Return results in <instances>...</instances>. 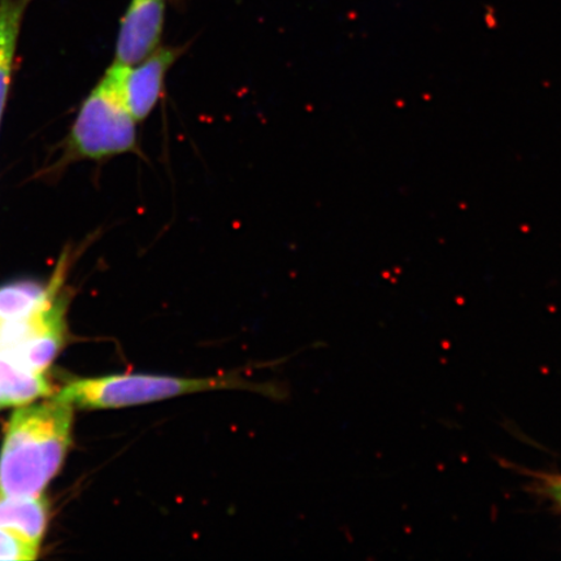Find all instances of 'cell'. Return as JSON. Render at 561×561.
I'll list each match as a JSON object with an SVG mask.
<instances>
[{"instance_id":"cell-10","label":"cell","mask_w":561,"mask_h":561,"mask_svg":"<svg viewBox=\"0 0 561 561\" xmlns=\"http://www.w3.org/2000/svg\"><path fill=\"white\" fill-rule=\"evenodd\" d=\"M39 545L18 533L0 528V560L31 561L37 559Z\"/></svg>"},{"instance_id":"cell-11","label":"cell","mask_w":561,"mask_h":561,"mask_svg":"<svg viewBox=\"0 0 561 561\" xmlns=\"http://www.w3.org/2000/svg\"><path fill=\"white\" fill-rule=\"evenodd\" d=\"M542 489L561 507V477L547 476L542 479Z\"/></svg>"},{"instance_id":"cell-5","label":"cell","mask_w":561,"mask_h":561,"mask_svg":"<svg viewBox=\"0 0 561 561\" xmlns=\"http://www.w3.org/2000/svg\"><path fill=\"white\" fill-rule=\"evenodd\" d=\"M167 0H131L118 30L114 65L131 67L161 46Z\"/></svg>"},{"instance_id":"cell-8","label":"cell","mask_w":561,"mask_h":561,"mask_svg":"<svg viewBox=\"0 0 561 561\" xmlns=\"http://www.w3.org/2000/svg\"><path fill=\"white\" fill-rule=\"evenodd\" d=\"M33 0H0V124L9 98L21 24Z\"/></svg>"},{"instance_id":"cell-9","label":"cell","mask_w":561,"mask_h":561,"mask_svg":"<svg viewBox=\"0 0 561 561\" xmlns=\"http://www.w3.org/2000/svg\"><path fill=\"white\" fill-rule=\"evenodd\" d=\"M51 386L39 371L20 366L9 355L0 353V403L26 405L50 394Z\"/></svg>"},{"instance_id":"cell-4","label":"cell","mask_w":561,"mask_h":561,"mask_svg":"<svg viewBox=\"0 0 561 561\" xmlns=\"http://www.w3.org/2000/svg\"><path fill=\"white\" fill-rule=\"evenodd\" d=\"M184 53L185 47L160 46L135 66L112 65L126 108L138 124L147 121L157 108L164 96L168 73Z\"/></svg>"},{"instance_id":"cell-1","label":"cell","mask_w":561,"mask_h":561,"mask_svg":"<svg viewBox=\"0 0 561 561\" xmlns=\"http://www.w3.org/2000/svg\"><path fill=\"white\" fill-rule=\"evenodd\" d=\"M73 410L54 397L13 413L0 453V495L44 493L72 444Z\"/></svg>"},{"instance_id":"cell-7","label":"cell","mask_w":561,"mask_h":561,"mask_svg":"<svg viewBox=\"0 0 561 561\" xmlns=\"http://www.w3.org/2000/svg\"><path fill=\"white\" fill-rule=\"evenodd\" d=\"M48 522L47 503L39 496L0 495V528L41 545Z\"/></svg>"},{"instance_id":"cell-6","label":"cell","mask_w":561,"mask_h":561,"mask_svg":"<svg viewBox=\"0 0 561 561\" xmlns=\"http://www.w3.org/2000/svg\"><path fill=\"white\" fill-rule=\"evenodd\" d=\"M65 271V264L61 263L50 285L21 280L0 287V322L30 318L50 308L59 299Z\"/></svg>"},{"instance_id":"cell-2","label":"cell","mask_w":561,"mask_h":561,"mask_svg":"<svg viewBox=\"0 0 561 561\" xmlns=\"http://www.w3.org/2000/svg\"><path fill=\"white\" fill-rule=\"evenodd\" d=\"M216 390H251L272 396L268 385L252 383L234 375L185 378L123 374L70 382L55 398L69 403L73 409L117 410Z\"/></svg>"},{"instance_id":"cell-12","label":"cell","mask_w":561,"mask_h":561,"mask_svg":"<svg viewBox=\"0 0 561 561\" xmlns=\"http://www.w3.org/2000/svg\"><path fill=\"white\" fill-rule=\"evenodd\" d=\"M2 407H3V404H2V403H0V409H2Z\"/></svg>"},{"instance_id":"cell-3","label":"cell","mask_w":561,"mask_h":561,"mask_svg":"<svg viewBox=\"0 0 561 561\" xmlns=\"http://www.w3.org/2000/svg\"><path fill=\"white\" fill-rule=\"evenodd\" d=\"M70 160L104 161L125 153L142 157L138 123L124 103L114 67H110L81 104L67 140Z\"/></svg>"}]
</instances>
